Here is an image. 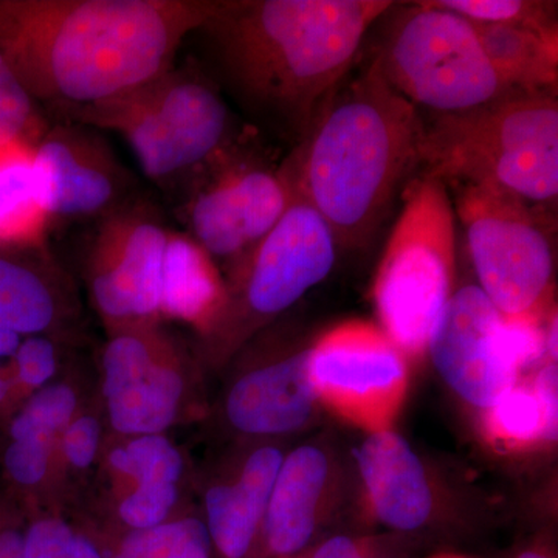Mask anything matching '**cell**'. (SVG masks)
Wrapping results in <instances>:
<instances>
[{"label":"cell","instance_id":"obj_4","mask_svg":"<svg viewBox=\"0 0 558 558\" xmlns=\"http://www.w3.org/2000/svg\"><path fill=\"white\" fill-rule=\"evenodd\" d=\"M422 175L490 186L531 205L558 196L557 94H513L422 121Z\"/></svg>","mask_w":558,"mask_h":558},{"label":"cell","instance_id":"obj_5","mask_svg":"<svg viewBox=\"0 0 558 558\" xmlns=\"http://www.w3.org/2000/svg\"><path fill=\"white\" fill-rule=\"evenodd\" d=\"M457 213L447 185L421 175L407 185L373 282L377 318L403 354H427L433 329L454 293Z\"/></svg>","mask_w":558,"mask_h":558},{"label":"cell","instance_id":"obj_29","mask_svg":"<svg viewBox=\"0 0 558 558\" xmlns=\"http://www.w3.org/2000/svg\"><path fill=\"white\" fill-rule=\"evenodd\" d=\"M24 558H106L100 539L61 517L25 520Z\"/></svg>","mask_w":558,"mask_h":558},{"label":"cell","instance_id":"obj_25","mask_svg":"<svg viewBox=\"0 0 558 558\" xmlns=\"http://www.w3.org/2000/svg\"><path fill=\"white\" fill-rule=\"evenodd\" d=\"M100 545L106 558H213L215 554L204 519L193 515L123 532Z\"/></svg>","mask_w":558,"mask_h":558},{"label":"cell","instance_id":"obj_23","mask_svg":"<svg viewBox=\"0 0 558 558\" xmlns=\"http://www.w3.org/2000/svg\"><path fill=\"white\" fill-rule=\"evenodd\" d=\"M49 213L40 196L35 149L22 140L0 146V242H35Z\"/></svg>","mask_w":558,"mask_h":558},{"label":"cell","instance_id":"obj_6","mask_svg":"<svg viewBox=\"0 0 558 558\" xmlns=\"http://www.w3.org/2000/svg\"><path fill=\"white\" fill-rule=\"evenodd\" d=\"M376 61L405 100L436 113L464 112L517 94L488 60L475 24L432 0L396 17Z\"/></svg>","mask_w":558,"mask_h":558},{"label":"cell","instance_id":"obj_15","mask_svg":"<svg viewBox=\"0 0 558 558\" xmlns=\"http://www.w3.org/2000/svg\"><path fill=\"white\" fill-rule=\"evenodd\" d=\"M307 355V348L293 349L241 373L223 400L231 427L252 438H278L307 427L319 410Z\"/></svg>","mask_w":558,"mask_h":558},{"label":"cell","instance_id":"obj_38","mask_svg":"<svg viewBox=\"0 0 558 558\" xmlns=\"http://www.w3.org/2000/svg\"><path fill=\"white\" fill-rule=\"evenodd\" d=\"M515 558H557V556L548 546H534V548L523 550Z\"/></svg>","mask_w":558,"mask_h":558},{"label":"cell","instance_id":"obj_13","mask_svg":"<svg viewBox=\"0 0 558 558\" xmlns=\"http://www.w3.org/2000/svg\"><path fill=\"white\" fill-rule=\"evenodd\" d=\"M168 231L142 218L112 220L92 256V296L116 330L149 326L160 314Z\"/></svg>","mask_w":558,"mask_h":558},{"label":"cell","instance_id":"obj_17","mask_svg":"<svg viewBox=\"0 0 558 558\" xmlns=\"http://www.w3.org/2000/svg\"><path fill=\"white\" fill-rule=\"evenodd\" d=\"M355 461L371 515L381 526L411 534L435 519V490L427 468L409 440L392 429L369 433Z\"/></svg>","mask_w":558,"mask_h":558},{"label":"cell","instance_id":"obj_2","mask_svg":"<svg viewBox=\"0 0 558 558\" xmlns=\"http://www.w3.org/2000/svg\"><path fill=\"white\" fill-rule=\"evenodd\" d=\"M422 120L376 58L319 110L288 172L293 193L328 223L337 245L366 244L417 167Z\"/></svg>","mask_w":558,"mask_h":558},{"label":"cell","instance_id":"obj_18","mask_svg":"<svg viewBox=\"0 0 558 558\" xmlns=\"http://www.w3.org/2000/svg\"><path fill=\"white\" fill-rule=\"evenodd\" d=\"M282 458L278 447H256L229 478L207 488L204 521L220 558H263L264 515Z\"/></svg>","mask_w":558,"mask_h":558},{"label":"cell","instance_id":"obj_26","mask_svg":"<svg viewBox=\"0 0 558 558\" xmlns=\"http://www.w3.org/2000/svg\"><path fill=\"white\" fill-rule=\"evenodd\" d=\"M0 429L5 433L0 451L3 478L17 494L35 490L49 476L57 436L27 427L14 418L3 422Z\"/></svg>","mask_w":558,"mask_h":558},{"label":"cell","instance_id":"obj_1","mask_svg":"<svg viewBox=\"0 0 558 558\" xmlns=\"http://www.w3.org/2000/svg\"><path fill=\"white\" fill-rule=\"evenodd\" d=\"M223 2H0V53L32 98L80 110L159 78Z\"/></svg>","mask_w":558,"mask_h":558},{"label":"cell","instance_id":"obj_20","mask_svg":"<svg viewBox=\"0 0 558 558\" xmlns=\"http://www.w3.org/2000/svg\"><path fill=\"white\" fill-rule=\"evenodd\" d=\"M226 282L211 256L193 238L168 233L160 314L211 333L226 311Z\"/></svg>","mask_w":558,"mask_h":558},{"label":"cell","instance_id":"obj_11","mask_svg":"<svg viewBox=\"0 0 558 558\" xmlns=\"http://www.w3.org/2000/svg\"><path fill=\"white\" fill-rule=\"evenodd\" d=\"M502 315L478 286L454 290L429 337L427 352L451 391L487 410L520 377L502 354Z\"/></svg>","mask_w":558,"mask_h":558},{"label":"cell","instance_id":"obj_9","mask_svg":"<svg viewBox=\"0 0 558 558\" xmlns=\"http://www.w3.org/2000/svg\"><path fill=\"white\" fill-rule=\"evenodd\" d=\"M337 247L328 223L293 193L277 226L241 256L233 289H227L226 311L213 332L236 343L284 314L328 277Z\"/></svg>","mask_w":558,"mask_h":558},{"label":"cell","instance_id":"obj_32","mask_svg":"<svg viewBox=\"0 0 558 558\" xmlns=\"http://www.w3.org/2000/svg\"><path fill=\"white\" fill-rule=\"evenodd\" d=\"M57 369L58 354L53 341L44 337L43 333L22 337L16 354L14 398H16L17 409L33 392L50 385Z\"/></svg>","mask_w":558,"mask_h":558},{"label":"cell","instance_id":"obj_7","mask_svg":"<svg viewBox=\"0 0 558 558\" xmlns=\"http://www.w3.org/2000/svg\"><path fill=\"white\" fill-rule=\"evenodd\" d=\"M453 207L468 238L478 288L499 314H548L556 255L534 205L490 186L464 185Z\"/></svg>","mask_w":558,"mask_h":558},{"label":"cell","instance_id":"obj_36","mask_svg":"<svg viewBox=\"0 0 558 558\" xmlns=\"http://www.w3.org/2000/svg\"><path fill=\"white\" fill-rule=\"evenodd\" d=\"M25 517L14 499L0 490V558H24Z\"/></svg>","mask_w":558,"mask_h":558},{"label":"cell","instance_id":"obj_14","mask_svg":"<svg viewBox=\"0 0 558 558\" xmlns=\"http://www.w3.org/2000/svg\"><path fill=\"white\" fill-rule=\"evenodd\" d=\"M292 197L286 170L231 168L193 202V240L211 258L240 259L277 226Z\"/></svg>","mask_w":558,"mask_h":558},{"label":"cell","instance_id":"obj_3","mask_svg":"<svg viewBox=\"0 0 558 558\" xmlns=\"http://www.w3.org/2000/svg\"><path fill=\"white\" fill-rule=\"evenodd\" d=\"M389 0L223 2L205 25L250 101L306 135Z\"/></svg>","mask_w":558,"mask_h":558},{"label":"cell","instance_id":"obj_19","mask_svg":"<svg viewBox=\"0 0 558 558\" xmlns=\"http://www.w3.org/2000/svg\"><path fill=\"white\" fill-rule=\"evenodd\" d=\"M40 196L49 216L80 218L101 211L116 196L102 161L65 134L50 135L35 149Z\"/></svg>","mask_w":558,"mask_h":558},{"label":"cell","instance_id":"obj_8","mask_svg":"<svg viewBox=\"0 0 558 558\" xmlns=\"http://www.w3.org/2000/svg\"><path fill=\"white\" fill-rule=\"evenodd\" d=\"M76 116L123 135L150 179L170 178L208 160L230 131L229 109L215 87L170 70Z\"/></svg>","mask_w":558,"mask_h":558},{"label":"cell","instance_id":"obj_31","mask_svg":"<svg viewBox=\"0 0 558 558\" xmlns=\"http://www.w3.org/2000/svg\"><path fill=\"white\" fill-rule=\"evenodd\" d=\"M78 396L65 384H50L28 396L14 411L28 424L58 436L75 417Z\"/></svg>","mask_w":558,"mask_h":558},{"label":"cell","instance_id":"obj_30","mask_svg":"<svg viewBox=\"0 0 558 558\" xmlns=\"http://www.w3.org/2000/svg\"><path fill=\"white\" fill-rule=\"evenodd\" d=\"M178 499V484H137L121 499L117 519L124 532L159 526L172 519Z\"/></svg>","mask_w":558,"mask_h":558},{"label":"cell","instance_id":"obj_24","mask_svg":"<svg viewBox=\"0 0 558 558\" xmlns=\"http://www.w3.org/2000/svg\"><path fill=\"white\" fill-rule=\"evenodd\" d=\"M58 317L53 289L38 271L0 256V329L44 333Z\"/></svg>","mask_w":558,"mask_h":558},{"label":"cell","instance_id":"obj_16","mask_svg":"<svg viewBox=\"0 0 558 558\" xmlns=\"http://www.w3.org/2000/svg\"><path fill=\"white\" fill-rule=\"evenodd\" d=\"M336 480L332 458L322 447L307 444L284 454L264 515L260 557L295 556L317 543Z\"/></svg>","mask_w":558,"mask_h":558},{"label":"cell","instance_id":"obj_39","mask_svg":"<svg viewBox=\"0 0 558 558\" xmlns=\"http://www.w3.org/2000/svg\"><path fill=\"white\" fill-rule=\"evenodd\" d=\"M429 558H468L462 556H454V554H440V556L429 557Z\"/></svg>","mask_w":558,"mask_h":558},{"label":"cell","instance_id":"obj_34","mask_svg":"<svg viewBox=\"0 0 558 558\" xmlns=\"http://www.w3.org/2000/svg\"><path fill=\"white\" fill-rule=\"evenodd\" d=\"M101 421L94 414L73 417L61 433V449L73 469H89L101 446Z\"/></svg>","mask_w":558,"mask_h":558},{"label":"cell","instance_id":"obj_28","mask_svg":"<svg viewBox=\"0 0 558 558\" xmlns=\"http://www.w3.org/2000/svg\"><path fill=\"white\" fill-rule=\"evenodd\" d=\"M473 24L517 25L543 33L558 32L557 3L538 0H432Z\"/></svg>","mask_w":558,"mask_h":558},{"label":"cell","instance_id":"obj_10","mask_svg":"<svg viewBox=\"0 0 558 558\" xmlns=\"http://www.w3.org/2000/svg\"><path fill=\"white\" fill-rule=\"evenodd\" d=\"M319 407L366 433L391 429L410 384V359L377 323L352 318L307 347Z\"/></svg>","mask_w":558,"mask_h":558},{"label":"cell","instance_id":"obj_37","mask_svg":"<svg viewBox=\"0 0 558 558\" xmlns=\"http://www.w3.org/2000/svg\"><path fill=\"white\" fill-rule=\"evenodd\" d=\"M380 550L373 539L333 535L286 558H366Z\"/></svg>","mask_w":558,"mask_h":558},{"label":"cell","instance_id":"obj_27","mask_svg":"<svg viewBox=\"0 0 558 558\" xmlns=\"http://www.w3.org/2000/svg\"><path fill=\"white\" fill-rule=\"evenodd\" d=\"M110 465L135 484H179L182 480V453L163 435L132 436L130 442L109 454Z\"/></svg>","mask_w":558,"mask_h":558},{"label":"cell","instance_id":"obj_35","mask_svg":"<svg viewBox=\"0 0 558 558\" xmlns=\"http://www.w3.org/2000/svg\"><path fill=\"white\" fill-rule=\"evenodd\" d=\"M21 333L0 329V425L14 413L16 407V354Z\"/></svg>","mask_w":558,"mask_h":558},{"label":"cell","instance_id":"obj_21","mask_svg":"<svg viewBox=\"0 0 558 558\" xmlns=\"http://www.w3.org/2000/svg\"><path fill=\"white\" fill-rule=\"evenodd\" d=\"M483 432L495 447L524 451L554 444L558 433L557 362L539 365L534 380L517 381L483 411Z\"/></svg>","mask_w":558,"mask_h":558},{"label":"cell","instance_id":"obj_22","mask_svg":"<svg viewBox=\"0 0 558 558\" xmlns=\"http://www.w3.org/2000/svg\"><path fill=\"white\" fill-rule=\"evenodd\" d=\"M488 60L517 94H557L558 32L475 24Z\"/></svg>","mask_w":558,"mask_h":558},{"label":"cell","instance_id":"obj_12","mask_svg":"<svg viewBox=\"0 0 558 558\" xmlns=\"http://www.w3.org/2000/svg\"><path fill=\"white\" fill-rule=\"evenodd\" d=\"M149 326L116 330L102 354L110 427L124 436L161 435L174 424L185 381Z\"/></svg>","mask_w":558,"mask_h":558},{"label":"cell","instance_id":"obj_33","mask_svg":"<svg viewBox=\"0 0 558 558\" xmlns=\"http://www.w3.org/2000/svg\"><path fill=\"white\" fill-rule=\"evenodd\" d=\"M35 123L32 95L0 53V146L22 140Z\"/></svg>","mask_w":558,"mask_h":558}]
</instances>
